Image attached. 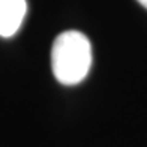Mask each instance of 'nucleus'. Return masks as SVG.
Segmentation results:
<instances>
[{
  "label": "nucleus",
  "mask_w": 147,
  "mask_h": 147,
  "mask_svg": "<svg viewBox=\"0 0 147 147\" xmlns=\"http://www.w3.org/2000/svg\"><path fill=\"white\" fill-rule=\"evenodd\" d=\"M26 12V0H0V36H14L21 27Z\"/></svg>",
  "instance_id": "f03ea898"
},
{
  "label": "nucleus",
  "mask_w": 147,
  "mask_h": 147,
  "mask_svg": "<svg viewBox=\"0 0 147 147\" xmlns=\"http://www.w3.org/2000/svg\"><path fill=\"white\" fill-rule=\"evenodd\" d=\"M51 68L59 83L75 86L87 77L92 68V45L81 32H63L51 48Z\"/></svg>",
  "instance_id": "f257e3e1"
},
{
  "label": "nucleus",
  "mask_w": 147,
  "mask_h": 147,
  "mask_svg": "<svg viewBox=\"0 0 147 147\" xmlns=\"http://www.w3.org/2000/svg\"><path fill=\"white\" fill-rule=\"evenodd\" d=\"M137 2H138L140 5H143V6H144V8L147 9V0H137Z\"/></svg>",
  "instance_id": "7ed1b4c3"
}]
</instances>
